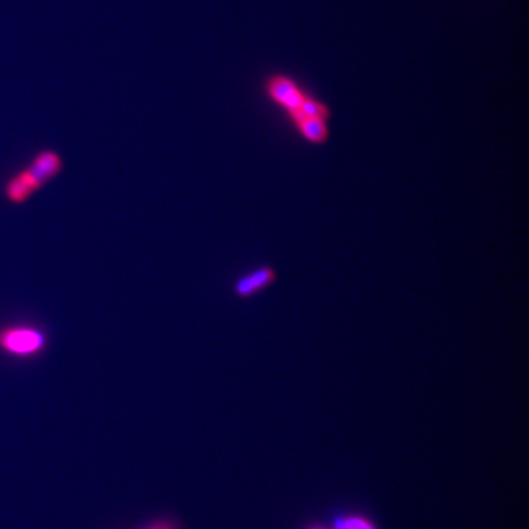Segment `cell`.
Wrapping results in <instances>:
<instances>
[{"mask_svg":"<svg viewBox=\"0 0 529 529\" xmlns=\"http://www.w3.org/2000/svg\"><path fill=\"white\" fill-rule=\"evenodd\" d=\"M63 166V160L57 151H39L25 169L6 180L3 195L12 205H22L58 177Z\"/></svg>","mask_w":529,"mask_h":529,"instance_id":"obj_1","label":"cell"},{"mask_svg":"<svg viewBox=\"0 0 529 529\" xmlns=\"http://www.w3.org/2000/svg\"><path fill=\"white\" fill-rule=\"evenodd\" d=\"M44 331L31 325H10L0 328V351L16 358L38 356L47 347Z\"/></svg>","mask_w":529,"mask_h":529,"instance_id":"obj_2","label":"cell"},{"mask_svg":"<svg viewBox=\"0 0 529 529\" xmlns=\"http://www.w3.org/2000/svg\"><path fill=\"white\" fill-rule=\"evenodd\" d=\"M277 274L271 266H260L248 274L241 276L233 285V293L236 297L248 299L260 293L264 289L274 285Z\"/></svg>","mask_w":529,"mask_h":529,"instance_id":"obj_3","label":"cell"},{"mask_svg":"<svg viewBox=\"0 0 529 529\" xmlns=\"http://www.w3.org/2000/svg\"><path fill=\"white\" fill-rule=\"evenodd\" d=\"M266 88L269 96L279 106L285 107L288 113L299 110L305 96L291 79L285 77L269 79Z\"/></svg>","mask_w":529,"mask_h":529,"instance_id":"obj_4","label":"cell"},{"mask_svg":"<svg viewBox=\"0 0 529 529\" xmlns=\"http://www.w3.org/2000/svg\"><path fill=\"white\" fill-rule=\"evenodd\" d=\"M297 127L305 139L314 144H323L327 139V128L320 118L305 117L298 121Z\"/></svg>","mask_w":529,"mask_h":529,"instance_id":"obj_5","label":"cell"},{"mask_svg":"<svg viewBox=\"0 0 529 529\" xmlns=\"http://www.w3.org/2000/svg\"><path fill=\"white\" fill-rule=\"evenodd\" d=\"M332 525L336 529H379L376 522L368 516L356 512L335 516Z\"/></svg>","mask_w":529,"mask_h":529,"instance_id":"obj_6","label":"cell"},{"mask_svg":"<svg viewBox=\"0 0 529 529\" xmlns=\"http://www.w3.org/2000/svg\"><path fill=\"white\" fill-rule=\"evenodd\" d=\"M299 110H301L304 117L320 118V120H324L328 117L327 108L324 104L318 103V102L307 96H304Z\"/></svg>","mask_w":529,"mask_h":529,"instance_id":"obj_7","label":"cell"},{"mask_svg":"<svg viewBox=\"0 0 529 529\" xmlns=\"http://www.w3.org/2000/svg\"><path fill=\"white\" fill-rule=\"evenodd\" d=\"M137 529H182V527L178 522L172 518H159V520L151 521Z\"/></svg>","mask_w":529,"mask_h":529,"instance_id":"obj_8","label":"cell"},{"mask_svg":"<svg viewBox=\"0 0 529 529\" xmlns=\"http://www.w3.org/2000/svg\"><path fill=\"white\" fill-rule=\"evenodd\" d=\"M305 529H336L334 525H311Z\"/></svg>","mask_w":529,"mask_h":529,"instance_id":"obj_9","label":"cell"}]
</instances>
